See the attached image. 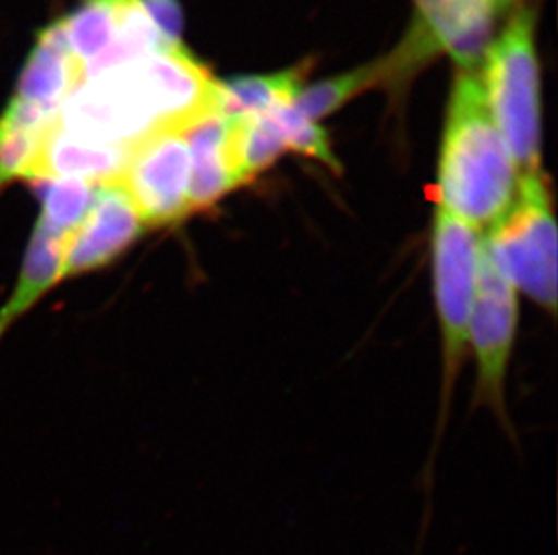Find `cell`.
<instances>
[{
  "label": "cell",
  "instance_id": "1",
  "mask_svg": "<svg viewBox=\"0 0 558 555\" xmlns=\"http://www.w3.org/2000/svg\"><path fill=\"white\" fill-rule=\"evenodd\" d=\"M521 173L492 120L480 73L459 71L437 166V208L485 235L510 211Z\"/></svg>",
  "mask_w": 558,
  "mask_h": 555
},
{
  "label": "cell",
  "instance_id": "2",
  "mask_svg": "<svg viewBox=\"0 0 558 555\" xmlns=\"http://www.w3.org/2000/svg\"><path fill=\"white\" fill-rule=\"evenodd\" d=\"M480 78L492 120L508 145L521 178L543 173L541 71L532 8L517 11L499 37L494 38Z\"/></svg>",
  "mask_w": 558,
  "mask_h": 555
},
{
  "label": "cell",
  "instance_id": "3",
  "mask_svg": "<svg viewBox=\"0 0 558 555\" xmlns=\"http://www.w3.org/2000/svg\"><path fill=\"white\" fill-rule=\"evenodd\" d=\"M483 246L502 276L532 301L557 307V224L543 173L521 178L515 202L483 235Z\"/></svg>",
  "mask_w": 558,
  "mask_h": 555
},
{
  "label": "cell",
  "instance_id": "4",
  "mask_svg": "<svg viewBox=\"0 0 558 555\" xmlns=\"http://www.w3.org/2000/svg\"><path fill=\"white\" fill-rule=\"evenodd\" d=\"M483 233L437 208L434 215L433 282L442 341L441 411H447L453 384L469 350V329L480 274Z\"/></svg>",
  "mask_w": 558,
  "mask_h": 555
},
{
  "label": "cell",
  "instance_id": "5",
  "mask_svg": "<svg viewBox=\"0 0 558 555\" xmlns=\"http://www.w3.org/2000/svg\"><path fill=\"white\" fill-rule=\"evenodd\" d=\"M414 4L411 32L385 58L389 82L409 78L437 53L452 58L459 71L480 73L502 11L492 0H414Z\"/></svg>",
  "mask_w": 558,
  "mask_h": 555
},
{
  "label": "cell",
  "instance_id": "6",
  "mask_svg": "<svg viewBox=\"0 0 558 555\" xmlns=\"http://www.w3.org/2000/svg\"><path fill=\"white\" fill-rule=\"evenodd\" d=\"M192 163L185 131L154 132L131 148L118 184L145 225H170L192 213Z\"/></svg>",
  "mask_w": 558,
  "mask_h": 555
},
{
  "label": "cell",
  "instance_id": "7",
  "mask_svg": "<svg viewBox=\"0 0 558 555\" xmlns=\"http://www.w3.org/2000/svg\"><path fill=\"white\" fill-rule=\"evenodd\" d=\"M519 325V293L497 271L485 246L481 247L480 274L470 318L469 346L477 368L480 397L505 417L506 373Z\"/></svg>",
  "mask_w": 558,
  "mask_h": 555
},
{
  "label": "cell",
  "instance_id": "8",
  "mask_svg": "<svg viewBox=\"0 0 558 555\" xmlns=\"http://www.w3.org/2000/svg\"><path fill=\"white\" fill-rule=\"evenodd\" d=\"M145 227L122 184L98 186L89 213L69 238L62 280L93 273L114 262Z\"/></svg>",
  "mask_w": 558,
  "mask_h": 555
},
{
  "label": "cell",
  "instance_id": "9",
  "mask_svg": "<svg viewBox=\"0 0 558 555\" xmlns=\"http://www.w3.org/2000/svg\"><path fill=\"white\" fill-rule=\"evenodd\" d=\"M192 163L190 199L192 210H203L243 186L233 161L230 121L219 112H210L185 131Z\"/></svg>",
  "mask_w": 558,
  "mask_h": 555
},
{
  "label": "cell",
  "instance_id": "10",
  "mask_svg": "<svg viewBox=\"0 0 558 555\" xmlns=\"http://www.w3.org/2000/svg\"><path fill=\"white\" fill-rule=\"evenodd\" d=\"M80 78L82 67L71 54L62 21L51 22L38 33L37 46L24 63L13 98L59 115Z\"/></svg>",
  "mask_w": 558,
  "mask_h": 555
},
{
  "label": "cell",
  "instance_id": "11",
  "mask_svg": "<svg viewBox=\"0 0 558 555\" xmlns=\"http://www.w3.org/2000/svg\"><path fill=\"white\" fill-rule=\"evenodd\" d=\"M131 148L73 136L54 121V125L44 136L37 164L27 181L57 177L78 178L95 186L118 183L125 170Z\"/></svg>",
  "mask_w": 558,
  "mask_h": 555
},
{
  "label": "cell",
  "instance_id": "12",
  "mask_svg": "<svg viewBox=\"0 0 558 555\" xmlns=\"http://www.w3.org/2000/svg\"><path fill=\"white\" fill-rule=\"evenodd\" d=\"M68 242L69 238L53 235L43 225L35 224L15 288L0 309V340L19 318L32 310L38 299L62 280Z\"/></svg>",
  "mask_w": 558,
  "mask_h": 555
},
{
  "label": "cell",
  "instance_id": "13",
  "mask_svg": "<svg viewBox=\"0 0 558 555\" xmlns=\"http://www.w3.org/2000/svg\"><path fill=\"white\" fill-rule=\"evenodd\" d=\"M307 69L310 63H301L280 73L217 82V112L228 120H238L291 106L304 87Z\"/></svg>",
  "mask_w": 558,
  "mask_h": 555
},
{
  "label": "cell",
  "instance_id": "14",
  "mask_svg": "<svg viewBox=\"0 0 558 555\" xmlns=\"http://www.w3.org/2000/svg\"><path fill=\"white\" fill-rule=\"evenodd\" d=\"M32 188L40 200L38 225L53 235L71 238L95 202V184L78 178H32Z\"/></svg>",
  "mask_w": 558,
  "mask_h": 555
},
{
  "label": "cell",
  "instance_id": "15",
  "mask_svg": "<svg viewBox=\"0 0 558 555\" xmlns=\"http://www.w3.org/2000/svg\"><path fill=\"white\" fill-rule=\"evenodd\" d=\"M381 82H384L381 62L369 63L332 78L322 79L310 87H302L296 100L293 101V107L299 114L316 123L322 118L338 111L349 100H353L354 96Z\"/></svg>",
  "mask_w": 558,
  "mask_h": 555
},
{
  "label": "cell",
  "instance_id": "16",
  "mask_svg": "<svg viewBox=\"0 0 558 555\" xmlns=\"http://www.w3.org/2000/svg\"><path fill=\"white\" fill-rule=\"evenodd\" d=\"M71 54L80 67L104 53L118 33L117 4L90 2L62 18Z\"/></svg>",
  "mask_w": 558,
  "mask_h": 555
},
{
  "label": "cell",
  "instance_id": "17",
  "mask_svg": "<svg viewBox=\"0 0 558 555\" xmlns=\"http://www.w3.org/2000/svg\"><path fill=\"white\" fill-rule=\"evenodd\" d=\"M46 132L13 131L0 125V192L16 178L32 177Z\"/></svg>",
  "mask_w": 558,
  "mask_h": 555
},
{
  "label": "cell",
  "instance_id": "18",
  "mask_svg": "<svg viewBox=\"0 0 558 555\" xmlns=\"http://www.w3.org/2000/svg\"><path fill=\"white\" fill-rule=\"evenodd\" d=\"M277 112H279L280 121L284 126L288 150L316 159V161L338 170V161L332 153L331 145H329V137L322 126L299 114L293 103L279 107Z\"/></svg>",
  "mask_w": 558,
  "mask_h": 555
},
{
  "label": "cell",
  "instance_id": "19",
  "mask_svg": "<svg viewBox=\"0 0 558 555\" xmlns=\"http://www.w3.org/2000/svg\"><path fill=\"white\" fill-rule=\"evenodd\" d=\"M143 10L159 33V37L170 48H183V11L178 0H140Z\"/></svg>",
  "mask_w": 558,
  "mask_h": 555
},
{
  "label": "cell",
  "instance_id": "20",
  "mask_svg": "<svg viewBox=\"0 0 558 555\" xmlns=\"http://www.w3.org/2000/svg\"><path fill=\"white\" fill-rule=\"evenodd\" d=\"M492 2H494L502 13H505L506 10H510L511 5L515 4V0H492Z\"/></svg>",
  "mask_w": 558,
  "mask_h": 555
},
{
  "label": "cell",
  "instance_id": "21",
  "mask_svg": "<svg viewBox=\"0 0 558 555\" xmlns=\"http://www.w3.org/2000/svg\"><path fill=\"white\" fill-rule=\"evenodd\" d=\"M96 2H109V4H118V2H123V0H96Z\"/></svg>",
  "mask_w": 558,
  "mask_h": 555
}]
</instances>
